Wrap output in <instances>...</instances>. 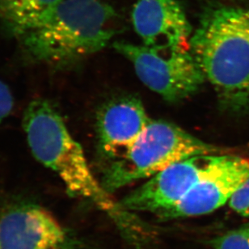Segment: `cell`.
I'll return each mask as SVG.
<instances>
[{"label":"cell","instance_id":"1","mask_svg":"<svg viewBox=\"0 0 249 249\" xmlns=\"http://www.w3.org/2000/svg\"><path fill=\"white\" fill-rule=\"evenodd\" d=\"M189 48L223 108L249 113V8L209 7Z\"/></svg>","mask_w":249,"mask_h":249},{"label":"cell","instance_id":"2","mask_svg":"<svg viewBox=\"0 0 249 249\" xmlns=\"http://www.w3.org/2000/svg\"><path fill=\"white\" fill-rule=\"evenodd\" d=\"M118 19L115 9L101 0H62L17 39L28 60L62 68L106 47Z\"/></svg>","mask_w":249,"mask_h":249},{"label":"cell","instance_id":"3","mask_svg":"<svg viewBox=\"0 0 249 249\" xmlns=\"http://www.w3.org/2000/svg\"><path fill=\"white\" fill-rule=\"evenodd\" d=\"M23 127L34 157L59 177L70 195L89 200L113 218L123 219L125 210L94 177L80 144L50 101H32L24 111Z\"/></svg>","mask_w":249,"mask_h":249},{"label":"cell","instance_id":"4","mask_svg":"<svg viewBox=\"0 0 249 249\" xmlns=\"http://www.w3.org/2000/svg\"><path fill=\"white\" fill-rule=\"evenodd\" d=\"M213 154H222V151L177 124L151 120L129 148L110 159L101 185L112 194L138 180L149 179L178 161Z\"/></svg>","mask_w":249,"mask_h":249},{"label":"cell","instance_id":"5","mask_svg":"<svg viewBox=\"0 0 249 249\" xmlns=\"http://www.w3.org/2000/svg\"><path fill=\"white\" fill-rule=\"evenodd\" d=\"M113 47L132 62L144 85L169 102L191 96L206 80L187 47L159 50L126 42H116Z\"/></svg>","mask_w":249,"mask_h":249},{"label":"cell","instance_id":"6","mask_svg":"<svg viewBox=\"0 0 249 249\" xmlns=\"http://www.w3.org/2000/svg\"><path fill=\"white\" fill-rule=\"evenodd\" d=\"M0 249H77V241L43 206L8 199L0 202Z\"/></svg>","mask_w":249,"mask_h":249},{"label":"cell","instance_id":"7","mask_svg":"<svg viewBox=\"0 0 249 249\" xmlns=\"http://www.w3.org/2000/svg\"><path fill=\"white\" fill-rule=\"evenodd\" d=\"M219 155L192 156L173 163L124 196L121 206L125 211L163 215L175 207L208 173Z\"/></svg>","mask_w":249,"mask_h":249},{"label":"cell","instance_id":"8","mask_svg":"<svg viewBox=\"0 0 249 249\" xmlns=\"http://www.w3.org/2000/svg\"><path fill=\"white\" fill-rule=\"evenodd\" d=\"M249 178V158L220 154L208 173L175 207L162 217L187 218L211 213L230 201Z\"/></svg>","mask_w":249,"mask_h":249},{"label":"cell","instance_id":"9","mask_svg":"<svg viewBox=\"0 0 249 249\" xmlns=\"http://www.w3.org/2000/svg\"><path fill=\"white\" fill-rule=\"evenodd\" d=\"M132 22L144 46L159 50L189 47L191 25L178 0H136Z\"/></svg>","mask_w":249,"mask_h":249},{"label":"cell","instance_id":"10","mask_svg":"<svg viewBox=\"0 0 249 249\" xmlns=\"http://www.w3.org/2000/svg\"><path fill=\"white\" fill-rule=\"evenodd\" d=\"M151 122L139 99L128 96L112 100L97 114L100 150L109 160L115 158L135 142Z\"/></svg>","mask_w":249,"mask_h":249},{"label":"cell","instance_id":"11","mask_svg":"<svg viewBox=\"0 0 249 249\" xmlns=\"http://www.w3.org/2000/svg\"><path fill=\"white\" fill-rule=\"evenodd\" d=\"M62 0H0V25L16 38L38 24Z\"/></svg>","mask_w":249,"mask_h":249},{"label":"cell","instance_id":"12","mask_svg":"<svg viewBox=\"0 0 249 249\" xmlns=\"http://www.w3.org/2000/svg\"><path fill=\"white\" fill-rule=\"evenodd\" d=\"M213 249H249V224L217 238Z\"/></svg>","mask_w":249,"mask_h":249},{"label":"cell","instance_id":"13","mask_svg":"<svg viewBox=\"0 0 249 249\" xmlns=\"http://www.w3.org/2000/svg\"><path fill=\"white\" fill-rule=\"evenodd\" d=\"M229 204L233 211L245 218H249V178L233 194Z\"/></svg>","mask_w":249,"mask_h":249},{"label":"cell","instance_id":"14","mask_svg":"<svg viewBox=\"0 0 249 249\" xmlns=\"http://www.w3.org/2000/svg\"><path fill=\"white\" fill-rule=\"evenodd\" d=\"M14 106L12 92L7 84L0 80V124L10 115Z\"/></svg>","mask_w":249,"mask_h":249}]
</instances>
